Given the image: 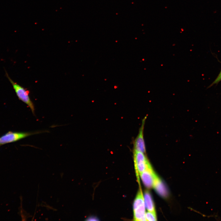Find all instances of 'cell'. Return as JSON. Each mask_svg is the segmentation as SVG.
I'll return each instance as SVG.
<instances>
[{"label": "cell", "mask_w": 221, "mask_h": 221, "mask_svg": "<svg viewBox=\"0 0 221 221\" xmlns=\"http://www.w3.org/2000/svg\"><path fill=\"white\" fill-rule=\"evenodd\" d=\"M5 72L6 76L12 85L13 89L18 99L27 105L30 108L32 113L34 114V106L29 96V91L27 89L25 88L17 83L14 82L9 76L6 70Z\"/></svg>", "instance_id": "cell-1"}, {"label": "cell", "mask_w": 221, "mask_h": 221, "mask_svg": "<svg viewBox=\"0 0 221 221\" xmlns=\"http://www.w3.org/2000/svg\"><path fill=\"white\" fill-rule=\"evenodd\" d=\"M134 219L135 221H146L145 205L144 196L141 189H139L133 203Z\"/></svg>", "instance_id": "cell-2"}, {"label": "cell", "mask_w": 221, "mask_h": 221, "mask_svg": "<svg viewBox=\"0 0 221 221\" xmlns=\"http://www.w3.org/2000/svg\"><path fill=\"white\" fill-rule=\"evenodd\" d=\"M40 133L36 132H13L9 131L0 138V146L13 142L32 135Z\"/></svg>", "instance_id": "cell-3"}, {"label": "cell", "mask_w": 221, "mask_h": 221, "mask_svg": "<svg viewBox=\"0 0 221 221\" xmlns=\"http://www.w3.org/2000/svg\"><path fill=\"white\" fill-rule=\"evenodd\" d=\"M133 154L135 169L138 176V174H141L145 169L149 163L145 153L133 150Z\"/></svg>", "instance_id": "cell-4"}, {"label": "cell", "mask_w": 221, "mask_h": 221, "mask_svg": "<svg viewBox=\"0 0 221 221\" xmlns=\"http://www.w3.org/2000/svg\"><path fill=\"white\" fill-rule=\"evenodd\" d=\"M147 116L142 119L141 126L139 129L138 135L133 142V150L140 151L145 153L146 152L145 142L144 138V130Z\"/></svg>", "instance_id": "cell-5"}, {"label": "cell", "mask_w": 221, "mask_h": 221, "mask_svg": "<svg viewBox=\"0 0 221 221\" xmlns=\"http://www.w3.org/2000/svg\"><path fill=\"white\" fill-rule=\"evenodd\" d=\"M156 174L149 163L145 169L140 174L144 185L148 188L153 187L154 178Z\"/></svg>", "instance_id": "cell-6"}, {"label": "cell", "mask_w": 221, "mask_h": 221, "mask_svg": "<svg viewBox=\"0 0 221 221\" xmlns=\"http://www.w3.org/2000/svg\"><path fill=\"white\" fill-rule=\"evenodd\" d=\"M153 187L160 196L166 197L168 195V191L166 187L156 174L155 176Z\"/></svg>", "instance_id": "cell-7"}, {"label": "cell", "mask_w": 221, "mask_h": 221, "mask_svg": "<svg viewBox=\"0 0 221 221\" xmlns=\"http://www.w3.org/2000/svg\"><path fill=\"white\" fill-rule=\"evenodd\" d=\"M144 198L145 207L148 211L156 212L153 201L148 191L145 192Z\"/></svg>", "instance_id": "cell-8"}, {"label": "cell", "mask_w": 221, "mask_h": 221, "mask_svg": "<svg viewBox=\"0 0 221 221\" xmlns=\"http://www.w3.org/2000/svg\"><path fill=\"white\" fill-rule=\"evenodd\" d=\"M145 218L146 221H157V217L156 212L148 211L146 212Z\"/></svg>", "instance_id": "cell-9"}, {"label": "cell", "mask_w": 221, "mask_h": 221, "mask_svg": "<svg viewBox=\"0 0 221 221\" xmlns=\"http://www.w3.org/2000/svg\"><path fill=\"white\" fill-rule=\"evenodd\" d=\"M220 81H221V71L217 77L214 80L213 82L212 83L211 85L212 86L214 84L217 83L219 82Z\"/></svg>", "instance_id": "cell-10"}]
</instances>
